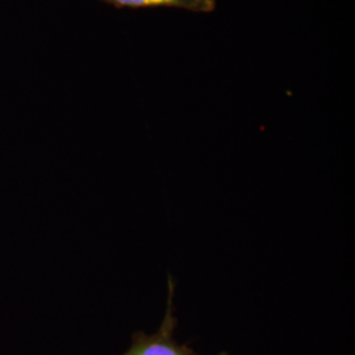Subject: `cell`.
<instances>
[{"label":"cell","instance_id":"6da1fadb","mask_svg":"<svg viewBox=\"0 0 355 355\" xmlns=\"http://www.w3.org/2000/svg\"><path fill=\"white\" fill-rule=\"evenodd\" d=\"M174 283L168 278V300L165 318L157 333L146 336L139 331L133 336L132 346L124 355H198L187 345H179L174 340V329L177 327V318L174 316ZM220 355H227L220 354Z\"/></svg>","mask_w":355,"mask_h":355},{"label":"cell","instance_id":"7a4b0ae2","mask_svg":"<svg viewBox=\"0 0 355 355\" xmlns=\"http://www.w3.org/2000/svg\"><path fill=\"white\" fill-rule=\"evenodd\" d=\"M117 10H154L177 8L193 13H212L217 0H102Z\"/></svg>","mask_w":355,"mask_h":355}]
</instances>
